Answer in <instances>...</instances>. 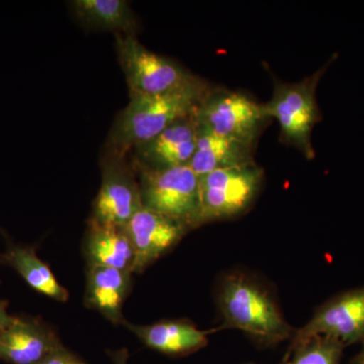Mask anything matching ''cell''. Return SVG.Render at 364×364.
<instances>
[{
	"instance_id": "6da1fadb",
	"label": "cell",
	"mask_w": 364,
	"mask_h": 364,
	"mask_svg": "<svg viewBox=\"0 0 364 364\" xmlns=\"http://www.w3.org/2000/svg\"><path fill=\"white\" fill-rule=\"evenodd\" d=\"M212 85L200 78L182 90L131 97L119 112L107 140L105 154L126 157L181 119L193 116Z\"/></svg>"
},
{
	"instance_id": "7a4b0ae2",
	"label": "cell",
	"mask_w": 364,
	"mask_h": 364,
	"mask_svg": "<svg viewBox=\"0 0 364 364\" xmlns=\"http://www.w3.org/2000/svg\"><path fill=\"white\" fill-rule=\"evenodd\" d=\"M215 299L223 327L240 330L261 347L275 346L294 336L269 289L248 273L225 274Z\"/></svg>"
},
{
	"instance_id": "3957f363",
	"label": "cell",
	"mask_w": 364,
	"mask_h": 364,
	"mask_svg": "<svg viewBox=\"0 0 364 364\" xmlns=\"http://www.w3.org/2000/svg\"><path fill=\"white\" fill-rule=\"evenodd\" d=\"M336 57L333 56L324 66L299 82L284 83L273 78L272 97L263 104L268 119L279 122L282 142L294 146L308 159L316 156L312 132L323 119L316 95L318 85Z\"/></svg>"
},
{
	"instance_id": "277c9868",
	"label": "cell",
	"mask_w": 364,
	"mask_h": 364,
	"mask_svg": "<svg viewBox=\"0 0 364 364\" xmlns=\"http://www.w3.org/2000/svg\"><path fill=\"white\" fill-rule=\"evenodd\" d=\"M144 207L181 223L189 230L200 225V177L188 165L154 169L133 160Z\"/></svg>"
},
{
	"instance_id": "5b68a950",
	"label": "cell",
	"mask_w": 364,
	"mask_h": 364,
	"mask_svg": "<svg viewBox=\"0 0 364 364\" xmlns=\"http://www.w3.org/2000/svg\"><path fill=\"white\" fill-rule=\"evenodd\" d=\"M114 37L130 97L164 95L182 90L200 79L173 60L150 51L135 35L116 33Z\"/></svg>"
},
{
	"instance_id": "8992f818",
	"label": "cell",
	"mask_w": 364,
	"mask_h": 364,
	"mask_svg": "<svg viewBox=\"0 0 364 364\" xmlns=\"http://www.w3.org/2000/svg\"><path fill=\"white\" fill-rule=\"evenodd\" d=\"M263 173L256 163L220 169L200 177V225L233 219L255 202Z\"/></svg>"
},
{
	"instance_id": "52a82bcc",
	"label": "cell",
	"mask_w": 364,
	"mask_h": 364,
	"mask_svg": "<svg viewBox=\"0 0 364 364\" xmlns=\"http://www.w3.org/2000/svg\"><path fill=\"white\" fill-rule=\"evenodd\" d=\"M196 117L208 130L252 146L270 121L263 104L245 93L215 86L200 102Z\"/></svg>"
},
{
	"instance_id": "ba28073f",
	"label": "cell",
	"mask_w": 364,
	"mask_h": 364,
	"mask_svg": "<svg viewBox=\"0 0 364 364\" xmlns=\"http://www.w3.org/2000/svg\"><path fill=\"white\" fill-rule=\"evenodd\" d=\"M126 157L105 154L102 158V184L90 220L124 227L143 207L135 167Z\"/></svg>"
},
{
	"instance_id": "9c48e42d",
	"label": "cell",
	"mask_w": 364,
	"mask_h": 364,
	"mask_svg": "<svg viewBox=\"0 0 364 364\" xmlns=\"http://www.w3.org/2000/svg\"><path fill=\"white\" fill-rule=\"evenodd\" d=\"M338 340L345 347L364 345V286L335 294L318 306L313 317L291 337V344L314 336Z\"/></svg>"
},
{
	"instance_id": "30bf717a",
	"label": "cell",
	"mask_w": 364,
	"mask_h": 364,
	"mask_svg": "<svg viewBox=\"0 0 364 364\" xmlns=\"http://www.w3.org/2000/svg\"><path fill=\"white\" fill-rule=\"evenodd\" d=\"M133 245L132 273H141L172 250L191 230L176 220L143 207L124 226Z\"/></svg>"
},
{
	"instance_id": "8fae6325",
	"label": "cell",
	"mask_w": 364,
	"mask_h": 364,
	"mask_svg": "<svg viewBox=\"0 0 364 364\" xmlns=\"http://www.w3.org/2000/svg\"><path fill=\"white\" fill-rule=\"evenodd\" d=\"M63 344L49 325L37 318L14 317L0 330V359L11 364H37Z\"/></svg>"
},
{
	"instance_id": "7c38bea8",
	"label": "cell",
	"mask_w": 364,
	"mask_h": 364,
	"mask_svg": "<svg viewBox=\"0 0 364 364\" xmlns=\"http://www.w3.org/2000/svg\"><path fill=\"white\" fill-rule=\"evenodd\" d=\"M198 128L196 114L181 119L149 142L135 148L134 160L154 169L188 165L195 154Z\"/></svg>"
},
{
	"instance_id": "4fadbf2b",
	"label": "cell",
	"mask_w": 364,
	"mask_h": 364,
	"mask_svg": "<svg viewBox=\"0 0 364 364\" xmlns=\"http://www.w3.org/2000/svg\"><path fill=\"white\" fill-rule=\"evenodd\" d=\"M123 325L148 348L170 358H184L205 348L210 333L198 329L186 318L162 320L143 326L131 324L126 321Z\"/></svg>"
},
{
	"instance_id": "5bb4252c",
	"label": "cell",
	"mask_w": 364,
	"mask_h": 364,
	"mask_svg": "<svg viewBox=\"0 0 364 364\" xmlns=\"http://www.w3.org/2000/svg\"><path fill=\"white\" fill-rule=\"evenodd\" d=\"M83 254L87 267L116 268L131 273L135 258L124 227L102 224L92 220L87 222Z\"/></svg>"
},
{
	"instance_id": "9a60e30c",
	"label": "cell",
	"mask_w": 364,
	"mask_h": 364,
	"mask_svg": "<svg viewBox=\"0 0 364 364\" xmlns=\"http://www.w3.org/2000/svg\"><path fill=\"white\" fill-rule=\"evenodd\" d=\"M254 146L208 130L198 124L195 154L189 166L198 177L215 170L253 164Z\"/></svg>"
},
{
	"instance_id": "2e32d148",
	"label": "cell",
	"mask_w": 364,
	"mask_h": 364,
	"mask_svg": "<svg viewBox=\"0 0 364 364\" xmlns=\"http://www.w3.org/2000/svg\"><path fill=\"white\" fill-rule=\"evenodd\" d=\"M132 289V273L109 267H87L85 305L114 324L123 325L124 301Z\"/></svg>"
},
{
	"instance_id": "e0dca14e",
	"label": "cell",
	"mask_w": 364,
	"mask_h": 364,
	"mask_svg": "<svg viewBox=\"0 0 364 364\" xmlns=\"http://www.w3.org/2000/svg\"><path fill=\"white\" fill-rule=\"evenodd\" d=\"M74 18L88 30L135 35L138 21L127 0H72Z\"/></svg>"
},
{
	"instance_id": "ac0fdd59",
	"label": "cell",
	"mask_w": 364,
	"mask_h": 364,
	"mask_svg": "<svg viewBox=\"0 0 364 364\" xmlns=\"http://www.w3.org/2000/svg\"><path fill=\"white\" fill-rule=\"evenodd\" d=\"M0 260L13 267L38 293L60 303L68 301V291L60 284L49 265L40 259L35 248L9 246L6 253L0 254Z\"/></svg>"
},
{
	"instance_id": "d6986e66",
	"label": "cell",
	"mask_w": 364,
	"mask_h": 364,
	"mask_svg": "<svg viewBox=\"0 0 364 364\" xmlns=\"http://www.w3.org/2000/svg\"><path fill=\"white\" fill-rule=\"evenodd\" d=\"M345 348L338 340L318 335L291 345L284 364H340Z\"/></svg>"
},
{
	"instance_id": "ffe728a7",
	"label": "cell",
	"mask_w": 364,
	"mask_h": 364,
	"mask_svg": "<svg viewBox=\"0 0 364 364\" xmlns=\"http://www.w3.org/2000/svg\"><path fill=\"white\" fill-rule=\"evenodd\" d=\"M37 364H87L64 346L60 347Z\"/></svg>"
},
{
	"instance_id": "44dd1931",
	"label": "cell",
	"mask_w": 364,
	"mask_h": 364,
	"mask_svg": "<svg viewBox=\"0 0 364 364\" xmlns=\"http://www.w3.org/2000/svg\"><path fill=\"white\" fill-rule=\"evenodd\" d=\"M14 316L7 312V303L0 299V330L4 329L14 321Z\"/></svg>"
},
{
	"instance_id": "7402d4cb",
	"label": "cell",
	"mask_w": 364,
	"mask_h": 364,
	"mask_svg": "<svg viewBox=\"0 0 364 364\" xmlns=\"http://www.w3.org/2000/svg\"><path fill=\"white\" fill-rule=\"evenodd\" d=\"M111 358L114 364H128L129 352L126 348L112 352Z\"/></svg>"
},
{
	"instance_id": "603a6c76",
	"label": "cell",
	"mask_w": 364,
	"mask_h": 364,
	"mask_svg": "<svg viewBox=\"0 0 364 364\" xmlns=\"http://www.w3.org/2000/svg\"><path fill=\"white\" fill-rule=\"evenodd\" d=\"M350 364H364V345L361 350L351 359Z\"/></svg>"
},
{
	"instance_id": "cb8c5ba5",
	"label": "cell",
	"mask_w": 364,
	"mask_h": 364,
	"mask_svg": "<svg viewBox=\"0 0 364 364\" xmlns=\"http://www.w3.org/2000/svg\"><path fill=\"white\" fill-rule=\"evenodd\" d=\"M249 364H252V363H249ZM279 364H284V360H282V363H279Z\"/></svg>"
}]
</instances>
